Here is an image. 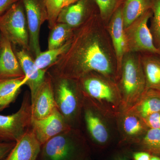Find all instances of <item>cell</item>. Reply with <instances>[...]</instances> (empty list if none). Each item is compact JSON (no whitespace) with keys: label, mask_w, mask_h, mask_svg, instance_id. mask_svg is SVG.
I'll list each match as a JSON object with an SVG mask.
<instances>
[{"label":"cell","mask_w":160,"mask_h":160,"mask_svg":"<svg viewBox=\"0 0 160 160\" xmlns=\"http://www.w3.org/2000/svg\"><path fill=\"white\" fill-rule=\"evenodd\" d=\"M142 151L160 156V129L149 128L141 142Z\"/></svg>","instance_id":"obj_24"},{"label":"cell","mask_w":160,"mask_h":160,"mask_svg":"<svg viewBox=\"0 0 160 160\" xmlns=\"http://www.w3.org/2000/svg\"><path fill=\"white\" fill-rule=\"evenodd\" d=\"M26 76L0 80V111L8 108L16 99L21 88L27 84Z\"/></svg>","instance_id":"obj_18"},{"label":"cell","mask_w":160,"mask_h":160,"mask_svg":"<svg viewBox=\"0 0 160 160\" xmlns=\"http://www.w3.org/2000/svg\"><path fill=\"white\" fill-rule=\"evenodd\" d=\"M41 147L30 127L3 160H37Z\"/></svg>","instance_id":"obj_15"},{"label":"cell","mask_w":160,"mask_h":160,"mask_svg":"<svg viewBox=\"0 0 160 160\" xmlns=\"http://www.w3.org/2000/svg\"><path fill=\"white\" fill-rule=\"evenodd\" d=\"M143 121L149 128L160 129V111L150 115Z\"/></svg>","instance_id":"obj_29"},{"label":"cell","mask_w":160,"mask_h":160,"mask_svg":"<svg viewBox=\"0 0 160 160\" xmlns=\"http://www.w3.org/2000/svg\"><path fill=\"white\" fill-rule=\"evenodd\" d=\"M1 34H0V40H1Z\"/></svg>","instance_id":"obj_36"},{"label":"cell","mask_w":160,"mask_h":160,"mask_svg":"<svg viewBox=\"0 0 160 160\" xmlns=\"http://www.w3.org/2000/svg\"><path fill=\"white\" fill-rule=\"evenodd\" d=\"M158 91H159L160 92V90H159Z\"/></svg>","instance_id":"obj_39"},{"label":"cell","mask_w":160,"mask_h":160,"mask_svg":"<svg viewBox=\"0 0 160 160\" xmlns=\"http://www.w3.org/2000/svg\"><path fill=\"white\" fill-rule=\"evenodd\" d=\"M85 119L87 129L94 142L100 145L107 143L109 140L108 132L99 118L92 110L87 109Z\"/></svg>","instance_id":"obj_20"},{"label":"cell","mask_w":160,"mask_h":160,"mask_svg":"<svg viewBox=\"0 0 160 160\" xmlns=\"http://www.w3.org/2000/svg\"><path fill=\"white\" fill-rule=\"evenodd\" d=\"M86 160H89V158H88V159H87Z\"/></svg>","instance_id":"obj_37"},{"label":"cell","mask_w":160,"mask_h":160,"mask_svg":"<svg viewBox=\"0 0 160 160\" xmlns=\"http://www.w3.org/2000/svg\"><path fill=\"white\" fill-rule=\"evenodd\" d=\"M123 5L115 11L107 25V30L111 38L116 58L117 78L119 77L121 72L123 58L126 53L128 52L123 24Z\"/></svg>","instance_id":"obj_13"},{"label":"cell","mask_w":160,"mask_h":160,"mask_svg":"<svg viewBox=\"0 0 160 160\" xmlns=\"http://www.w3.org/2000/svg\"><path fill=\"white\" fill-rule=\"evenodd\" d=\"M31 102L32 119L47 117L58 109L51 75L46 76Z\"/></svg>","instance_id":"obj_11"},{"label":"cell","mask_w":160,"mask_h":160,"mask_svg":"<svg viewBox=\"0 0 160 160\" xmlns=\"http://www.w3.org/2000/svg\"><path fill=\"white\" fill-rule=\"evenodd\" d=\"M150 160H160V156L152 155Z\"/></svg>","instance_id":"obj_35"},{"label":"cell","mask_w":160,"mask_h":160,"mask_svg":"<svg viewBox=\"0 0 160 160\" xmlns=\"http://www.w3.org/2000/svg\"><path fill=\"white\" fill-rule=\"evenodd\" d=\"M152 16L149 30L155 47L160 50V0H152Z\"/></svg>","instance_id":"obj_26"},{"label":"cell","mask_w":160,"mask_h":160,"mask_svg":"<svg viewBox=\"0 0 160 160\" xmlns=\"http://www.w3.org/2000/svg\"><path fill=\"white\" fill-rule=\"evenodd\" d=\"M117 71L116 58L107 25L98 12L74 29L69 48L55 64L53 74L78 81L94 72L115 81Z\"/></svg>","instance_id":"obj_1"},{"label":"cell","mask_w":160,"mask_h":160,"mask_svg":"<svg viewBox=\"0 0 160 160\" xmlns=\"http://www.w3.org/2000/svg\"><path fill=\"white\" fill-rule=\"evenodd\" d=\"M138 112L143 119L152 114L160 111V92L155 89L146 90L141 98Z\"/></svg>","instance_id":"obj_21"},{"label":"cell","mask_w":160,"mask_h":160,"mask_svg":"<svg viewBox=\"0 0 160 160\" xmlns=\"http://www.w3.org/2000/svg\"><path fill=\"white\" fill-rule=\"evenodd\" d=\"M0 34L12 45L30 51L29 30L22 0L14 3L0 16Z\"/></svg>","instance_id":"obj_4"},{"label":"cell","mask_w":160,"mask_h":160,"mask_svg":"<svg viewBox=\"0 0 160 160\" xmlns=\"http://www.w3.org/2000/svg\"><path fill=\"white\" fill-rule=\"evenodd\" d=\"M97 72H90L78 82L86 94L90 97L101 101L112 102L115 96L114 81L104 76L97 75Z\"/></svg>","instance_id":"obj_10"},{"label":"cell","mask_w":160,"mask_h":160,"mask_svg":"<svg viewBox=\"0 0 160 160\" xmlns=\"http://www.w3.org/2000/svg\"><path fill=\"white\" fill-rule=\"evenodd\" d=\"M74 29L66 24L57 23L50 29L48 38V49H56L63 46L71 39Z\"/></svg>","instance_id":"obj_22"},{"label":"cell","mask_w":160,"mask_h":160,"mask_svg":"<svg viewBox=\"0 0 160 160\" xmlns=\"http://www.w3.org/2000/svg\"><path fill=\"white\" fill-rule=\"evenodd\" d=\"M54 77L55 83L52 84L58 109L69 125L70 120L76 114L79 105V98L73 86L74 80Z\"/></svg>","instance_id":"obj_8"},{"label":"cell","mask_w":160,"mask_h":160,"mask_svg":"<svg viewBox=\"0 0 160 160\" xmlns=\"http://www.w3.org/2000/svg\"><path fill=\"white\" fill-rule=\"evenodd\" d=\"M112 160H129L128 158L124 155H118Z\"/></svg>","instance_id":"obj_33"},{"label":"cell","mask_w":160,"mask_h":160,"mask_svg":"<svg viewBox=\"0 0 160 160\" xmlns=\"http://www.w3.org/2000/svg\"><path fill=\"white\" fill-rule=\"evenodd\" d=\"M120 89L125 99L131 102L142 98L146 90V81L139 52H127L122 61Z\"/></svg>","instance_id":"obj_2"},{"label":"cell","mask_w":160,"mask_h":160,"mask_svg":"<svg viewBox=\"0 0 160 160\" xmlns=\"http://www.w3.org/2000/svg\"><path fill=\"white\" fill-rule=\"evenodd\" d=\"M140 54L146 78V90H160V54L152 52Z\"/></svg>","instance_id":"obj_17"},{"label":"cell","mask_w":160,"mask_h":160,"mask_svg":"<svg viewBox=\"0 0 160 160\" xmlns=\"http://www.w3.org/2000/svg\"><path fill=\"white\" fill-rule=\"evenodd\" d=\"M48 12V26L52 29L57 23L58 16L63 8L65 0H44Z\"/></svg>","instance_id":"obj_27"},{"label":"cell","mask_w":160,"mask_h":160,"mask_svg":"<svg viewBox=\"0 0 160 160\" xmlns=\"http://www.w3.org/2000/svg\"><path fill=\"white\" fill-rule=\"evenodd\" d=\"M125 132L130 136L140 134L144 129V126L138 118L134 116L126 117L123 122Z\"/></svg>","instance_id":"obj_28"},{"label":"cell","mask_w":160,"mask_h":160,"mask_svg":"<svg viewBox=\"0 0 160 160\" xmlns=\"http://www.w3.org/2000/svg\"><path fill=\"white\" fill-rule=\"evenodd\" d=\"M71 129L42 145L37 160H86L88 150L82 141L70 136Z\"/></svg>","instance_id":"obj_3"},{"label":"cell","mask_w":160,"mask_h":160,"mask_svg":"<svg viewBox=\"0 0 160 160\" xmlns=\"http://www.w3.org/2000/svg\"><path fill=\"white\" fill-rule=\"evenodd\" d=\"M104 22L107 25L115 11L126 0H94Z\"/></svg>","instance_id":"obj_25"},{"label":"cell","mask_w":160,"mask_h":160,"mask_svg":"<svg viewBox=\"0 0 160 160\" xmlns=\"http://www.w3.org/2000/svg\"><path fill=\"white\" fill-rule=\"evenodd\" d=\"M152 16V10L149 9L124 29L128 52L160 54V50L155 46L148 26V21Z\"/></svg>","instance_id":"obj_6"},{"label":"cell","mask_w":160,"mask_h":160,"mask_svg":"<svg viewBox=\"0 0 160 160\" xmlns=\"http://www.w3.org/2000/svg\"><path fill=\"white\" fill-rule=\"evenodd\" d=\"M152 0H126L123 6L124 29L146 11L151 9Z\"/></svg>","instance_id":"obj_19"},{"label":"cell","mask_w":160,"mask_h":160,"mask_svg":"<svg viewBox=\"0 0 160 160\" xmlns=\"http://www.w3.org/2000/svg\"><path fill=\"white\" fill-rule=\"evenodd\" d=\"M22 1L29 30V49L36 58L42 52L40 44V29L43 23L48 21V12L44 0Z\"/></svg>","instance_id":"obj_7"},{"label":"cell","mask_w":160,"mask_h":160,"mask_svg":"<svg viewBox=\"0 0 160 160\" xmlns=\"http://www.w3.org/2000/svg\"><path fill=\"white\" fill-rule=\"evenodd\" d=\"M31 129L42 146L52 138L71 128L57 109L44 118L32 119Z\"/></svg>","instance_id":"obj_9"},{"label":"cell","mask_w":160,"mask_h":160,"mask_svg":"<svg viewBox=\"0 0 160 160\" xmlns=\"http://www.w3.org/2000/svg\"><path fill=\"white\" fill-rule=\"evenodd\" d=\"M14 51L23 72L28 79L26 85L30 89L32 99L45 81L46 70L39 69L37 67L34 60L32 59L27 50L22 49L20 50H14Z\"/></svg>","instance_id":"obj_16"},{"label":"cell","mask_w":160,"mask_h":160,"mask_svg":"<svg viewBox=\"0 0 160 160\" xmlns=\"http://www.w3.org/2000/svg\"><path fill=\"white\" fill-rule=\"evenodd\" d=\"M78 1V0H65L64 5H63V7H66V6L73 4V3L76 2H77Z\"/></svg>","instance_id":"obj_34"},{"label":"cell","mask_w":160,"mask_h":160,"mask_svg":"<svg viewBox=\"0 0 160 160\" xmlns=\"http://www.w3.org/2000/svg\"><path fill=\"white\" fill-rule=\"evenodd\" d=\"M20 0H0V16L2 15L14 3Z\"/></svg>","instance_id":"obj_31"},{"label":"cell","mask_w":160,"mask_h":160,"mask_svg":"<svg viewBox=\"0 0 160 160\" xmlns=\"http://www.w3.org/2000/svg\"><path fill=\"white\" fill-rule=\"evenodd\" d=\"M70 39L63 46L59 48L48 49L47 51L43 52H42L34 59L35 64L37 67L39 69L46 70L48 67L55 65L60 57L66 52L69 48Z\"/></svg>","instance_id":"obj_23"},{"label":"cell","mask_w":160,"mask_h":160,"mask_svg":"<svg viewBox=\"0 0 160 160\" xmlns=\"http://www.w3.org/2000/svg\"><path fill=\"white\" fill-rule=\"evenodd\" d=\"M16 142L0 140V160H3L8 155L15 145Z\"/></svg>","instance_id":"obj_30"},{"label":"cell","mask_w":160,"mask_h":160,"mask_svg":"<svg viewBox=\"0 0 160 160\" xmlns=\"http://www.w3.org/2000/svg\"><path fill=\"white\" fill-rule=\"evenodd\" d=\"M0 49H1V45H0Z\"/></svg>","instance_id":"obj_38"},{"label":"cell","mask_w":160,"mask_h":160,"mask_svg":"<svg viewBox=\"0 0 160 160\" xmlns=\"http://www.w3.org/2000/svg\"><path fill=\"white\" fill-rule=\"evenodd\" d=\"M0 45V80L25 76L12 43L1 35Z\"/></svg>","instance_id":"obj_14"},{"label":"cell","mask_w":160,"mask_h":160,"mask_svg":"<svg viewBox=\"0 0 160 160\" xmlns=\"http://www.w3.org/2000/svg\"><path fill=\"white\" fill-rule=\"evenodd\" d=\"M152 154L145 151L135 152L132 154L133 160H150Z\"/></svg>","instance_id":"obj_32"},{"label":"cell","mask_w":160,"mask_h":160,"mask_svg":"<svg viewBox=\"0 0 160 160\" xmlns=\"http://www.w3.org/2000/svg\"><path fill=\"white\" fill-rule=\"evenodd\" d=\"M30 94L24 95L18 111L8 115L0 114V140L16 142L31 127Z\"/></svg>","instance_id":"obj_5"},{"label":"cell","mask_w":160,"mask_h":160,"mask_svg":"<svg viewBox=\"0 0 160 160\" xmlns=\"http://www.w3.org/2000/svg\"><path fill=\"white\" fill-rule=\"evenodd\" d=\"M98 12L99 10L94 0H78L63 7L58 16L57 23L75 29Z\"/></svg>","instance_id":"obj_12"}]
</instances>
